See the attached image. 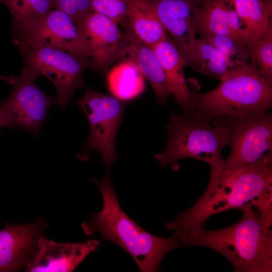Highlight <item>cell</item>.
<instances>
[{
  "label": "cell",
  "instance_id": "cell-1",
  "mask_svg": "<svg viewBox=\"0 0 272 272\" xmlns=\"http://www.w3.org/2000/svg\"><path fill=\"white\" fill-rule=\"evenodd\" d=\"M254 207L264 225H272V153L241 168L211 174L207 188L188 210L166 223L178 239L203 227L212 216L229 210Z\"/></svg>",
  "mask_w": 272,
  "mask_h": 272
},
{
  "label": "cell",
  "instance_id": "cell-2",
  "mask_svg": "<svg viewBox=\"0 0 272 272\" xmlns=\"http://www.w3.org/2000/svg\"><path fill=\"white\" fill-rule=\"evenodd\" d=\"M91 180L101 192L103 205L101 211L82 224L85 234L90 236L97 232L101 239L118 245L134 259L141 271H160L164 256L180 245L175 234L167 238L155 236L127 216L120 206L108 170L102 180L93 177Z\"/></svg>",
  "mask_w": 272,
  "mask_h": 272
},
{
  "label": "cell",
  "instance_id": "cell-3",
  "mask_svg": "<svg viewBox=\"0 0 272 272\" xmlns=\"http://www.w3.org/2000/svg\"><path fill=\"white\" fill-rule=\"evenodd\" d=\"M241 219L222 229L210 230L201 227L178 239L185 247L203 246L226 257L234 271H272V230L263 224L259 214L251 206L241 211Z\"/></svg>",
  "mask_w": 272,
  "mask_h": 272
},
{
  "label": "cell",
  "instance_id": "cell-4",
  "mask_svg": "<svg viewBox=\"0 0 272 272\" xmlns=\"http://www.w3.org/2000/svg\"><path fill=\"white\" fill-rule=\"evenodd\" d=\"M214 90L200 93L190 89L192 111L210 121L220 116H243L264 113L272 106V87L251 59L231 67Z\"/></svg>",
  "mask_w": 272,
  "mask_h": 272
},
{
  "label": "cell",
  "instance_id": "cell-5",
  "mask_svg": "<svg viewBox=\"0 0 272 272\" xmlns=\"http://www.w3.org/2000/svg\"><path fill=\"white\" fill-rule=\"evenodd\" d=\"M166 129L168 138L166 147L155 156L162 167L170 166L178 171L179 160L193 158L208 163L211 174L224 171L222 151L228 144V135L222 126L200 118L194 112H170Z\"/></svg>",
  "mask_w": 272,
  "mask_h": 272
},
{
  "label": "cell",
  "instance_id": "cell-6",
  "mask_svg": "<svg viewBox=\"0 0 272 272\" xmlns=\"http://www.w3.org/2000/svg\"><path fill=\"white\" fill-rule=\"evenodd\" d=\"M24 64L39 76L43 75L55 87L57 104L64 109L78 89L84 87L83 75L92 69V61L83 54L13 39Z\"/></svg>",
  "mask_w": 272,
  "mask_h": 272
},
{
  "label": "cell",
  "instance_id": "cell-7",
  "mask_svg": "<svg viewBox=\"0 0 272 272\" xmlns=\"http://www.w3.org/2000/svg\"><path fill=\"white\" fill-rule=\"evenodd\" d=\"M76 103L84 111L90 125L89 137L77 156L82 161H87L91 152L98 151L106 170H109L118 158L115 138L127 104L111 95L90 87L85 89L84 95Z\"/></svg>",
  "mask_w": 272,
  "mask_h": 272
},
{
  "label": "cell",
  "instance_id": "cell-8",
  "mask_svg": "<svg viewBox=\"0 0 272 272\" xmlns=\"http://www.w3.org/2000/svg\"><path fill=\"white\" fill-rule=\"evenodd\" d=\"M210 121L222 126L227 133L230 152L225 160L224 171L254 164L266 152L272 153V114L269 111L239 117L220 116Z\"/></svg>",
  "mask_w": 272,
  "mask_h": 272
},
{
  "label": "cell",
  "instance_id": "cell-9",
  "mask_svg": "<svg viewBox=\"0 0 272 272\" xmlns=\"http://www.w3.org/2000/svg\"><path fill=\"white\" fill-rule=\"evenodd\" d=\"M39 75L24 65L10 95L0 102V109L9 127L22 129L38 137L47 113L57 103L56 96L51 97L37 87L35 80Z\"/></svg>",
  "mask_w": 272,
  "mask_h": 272
},
{
  "label": "cell",
  "instance_id": "cell-10",
  "mask_svg": "<svg viewBox=\"0 0 272 272\" xmlns=\"http://www.w3.org/2000/svg\"><path fill=\"white\" fill-rule=\"evenodd\" d=\"M14 32L13 39L76 52L90 58L76 23L59 9L52 10L43 18Z\"/></svg>",
  "mask_w": 272,
  "mask_h": 272
},
{
  "label": "cell",
  "instance_id": "cell-11",
  "mask_svg": "<svg viewBox=\"0 0 272 272\" xmlns=\"http://www.w3.org/2000/svg\"><path fill=\"white\" fill-rule=\"evenodd\" d=\"M128 61L138 68L150 84L161 106L172 95L159 61L152 47L145 43L127 28L108 67L115 62Z\"/></svg>",
  "mask_w": 272,
  "mask_h": 272
},
{
  "label": "cell",
  "instance_id": "cell-12",
  "mask_svg": "<svg viewBox=\"0 0 272 272\" xmlns=\"http://www.w3.org/2000/svg\"><path fill=\"white\" fill-rule=\"evenodd\" d=\"M81 39L92 61V69L103 71L117 50L122 33L115 22L92 12L76 23Z\"/></svg>",
  "mask_w": 272,
  "mask_h": 272
},
{
  "label": "cell",
  "instance_id": "cell-13",
  "mask_svg": "<svg viewBox=\"0 0 272 272\" xmlns=\"http://www.w3.org/2000/svg\"><path fill=\"white\" fill-rule=\"evenodd\" d=\"M100 245L98 240L90 239L83 243H60L42 235L35 251L25 267L29 272H71Z\"/></svg>",
  "mask_w": 272,
  "mask_h": 272
},
{
  "label": "cell",
  "instance_id": "cell-14",
  "mask_svg": "<svg viewBox=\"0 0 272 272\" xmlns=\"http://www.w3.org/2000/svg\"><path fill=\"white\" fill-rule=\"evenodd\" d=\"M47 226L42 218L23 225L7 223L0 231V272L18 271L25 267Z\"/></svg>",
  "mask_w": 272,
  "mask_h": 272
},
{
  "label": "cell",
  "instance_id": "cell-15",
  "mask_svg": "<svg viewBox=\"0 0 272 272\" xmlns=\"http://www.w3.org/2000/svg\"><path fill=\"white\" fill-rule=\"evenodd\" d=\"M195 34L200 36L219 34L252 44L235 9L234 0H209L195 9L193 15Z\"/></svg>",
  "mask_w": 272,
  "mask_h": 272
},
{
  "label": "cell",
  "instance_id": "cell-16",
  "mask_svg": "<svg viewBox=\"0 0 272 272\" xmlns=\"http://www.w3.org/2000/svg\"><path fill=\"white\" fill-rule=\"evenodd\" d=\"M177 47L196 37L193 23L198 0H147Z\"/></svg>",
  "mask_w": 272,
  "mask_h": 272
},
{
  "label": "cell",
  "instance_id": "cell-17",
  "mask_svg": "<svg viewBox=\"0 0 272 272\" xmlns=\"http://www.w3.org/2000/svg\"><path fill=\"white\" fill-rule=\"evenodd\" d=\"M152 48L159 61L174 101L183 112H192L190 89L183 70L185 65L175 43L168 36Z\"/></svg>",
  "mask_w": 272,
  "mask_h": 272
},
{
  "label": "cell",
  "instance_id": "cell-18",
  "mask_svg": "<svg viewBox=\"0 0 272 272\" xmlns=\"http://www.w3.org/2000/svg\"><path fill=\"white\" fill-rule=\"evenodd\" d=\"M185 67L220 80L232 67L225 56L202 38L195 37L177 47Z\"/></svg>",
  "mask_w": 272,
  "mask_h": 272
},
{
  "label": "cell",
  "instance_id": "cell-19",
  "mask_svg": "<svg viewBox=\"0 0 272 272\" xmlns=\"http://www.w3.org/2000/svg\"><path fill=\"white\" fill-rule=\"evenodd\" d=\"M127 28L150 46L165 39L167 33L153 6L147 0H128Z\"/></svg>",
  "mask_w": 272,
  "mask_h": 272
},
{
  "label": "cell",
  "instance_id": "cell-20",
  "mask_svg": "<svg viewBox=\"0 0 272 272\" xmlns=\"http://www.w3.org/2000/svg\"><path fill=\"white\" fill-rule=\"evenodd\" d=\"M106 81L111 95L124 101H131L145 91V78L133 63L119 62L107 73Z\"/></svg>",
  "mask_w": 272,
  "mask_h": 272
},
{
  "label": "cell",
  "instance_id": "cell-21",
  "mask_svg": "<svg viewBox=\"0 0 272 272\" xmlns=\"http://www.w3.org/2000/svg\"><path fill=\"white\" fill-rule=\"evenodd\" d=\"M234 5L247 36L253 44L262 36L272 19V2L234 0Z\"/></svg>",
  "mask_w": 272,
  "mask_h": 272
},
{
  "label": "cell",
  "instance_id": "cell-22",
  "mask_svg": "<svg viewBox=\"0 0 272 272\" xmlns=\"http://www.w3.org/2000/svg\"><path fill=\"white\" fill-rule=\"evenodd\" d=\"M4 5L11 14L14 31L43 18L56 8L55 0H8Z\"/></svg>",
  "mask_w": 272,
  "mask_h": 272
},
{
  "label": "cell",
  "instance_id": "cell-23",
  "mask_svg": "<svg viewBox=\"0 0 272 272\" xmlns=\"http://www.w3.org/2000/svg\"><path fill=\"white\" fill-rule=\"evenodd\" d=\"M202 38L223 54L231 67L249 61L251 46L231 37L219 34H207Z\"/></svg>",
  "mask_w": 272,
  "mask_h": 272
},
{
  "label": "cell",
  "instance_id": "cell-24",
  "mask_svg": "<svg viewBox=\"0 0 272 272\" xmlns=\"http://www.w3.org/2000/svg\"><path fill=\"white\" fill-rule=\"evenodd\" d=\"M251 53L261 76L272 87V19L262 36L252 45Z\"/></svg>",
  "mask_w": 272,
  "mask_h": 272
},
{
  "label": "cell",
  "instance_id": "cell-25",
  "mask_svg": "<svg viewBox=\"0 0 272 272\" xmlns=\"http://www.w3.org/2000/svg\"><path fill=\"white\" fill-rule=\"evenodd\" d=\"M92 11L110 18L117 24L126 26L128 0H91Z\"/></svg>",
  "mask_w": 272,
  "mask_h": 272
},
{
  "label": "cell",
  "instance_id": "cell-26",
  "mask_svg": "<svg viewBox=\"0 0 272 272\" xmlns=\"http://www.w3.org/2000/svg\"><path fill=\"white\" fill-rule=\"evenodd\" d=\"M56 7L71 17L76 23L92 11L91 0H55Z\"/></svg>",
  "mask_w": 272,
  "mask_h": 272
},
{
  "label": "cell",
  "instance_id": "cell-27",
  "mask_svg": "<svg viewBox=\"0 0 272 272\" xmlns=\"http://www.w3.org/2000/svg\"><path fill=\"white\" fill-rule=\"evenodd\" d=\"M0 80L5 81L9 84L14 85L17 81V78L12 76L2 75L0 74Z\"/></svg>",
  "mask_w": 272,
  "mask_h": 272
},
{
  "label": "cell",
  "instance_id": "cell-28",
  "mask_svg": "<svg viewBox=\"0 0 272 272\" xmlns=\"http://www.w3.org/2000/svg\"><path fill=\"white\" fill-rule=\"evenodd\" d=\"M4 126L9 127V124L6 118L0 109V128Z\"/></svg>",
  "mask_w": 272,
  "mask_h": 272
},
{
  "label": "cell",
  "instance_id": "cell-29",
  "mask_svg": "<svg viewBox=\"0 0 272 272\" xmlns=\"http://www.w3.org/2000/svg\"><path fill=\"white\" fill-rule=\"evenodd\" d=\"M8 0H0V4H4L6 2H7Z\"/></svg>",
  "mask_w": 272,
  "mask_h": 272
},
{
  "label": "cell",
  "instance_id": "cell-30",
  "mask_svg": "<svg viewBox=\"0 0 272 272\" xmlns=\"http://www.w3.org/2000/svg\"><path fill=\"white\" fill-rule=\"evenodd\" d=\"M198 1L200 2V3L201 4V3H202L208 1H209V0H198Z\"/></svg>",
  "mask_w": 272,
  "mask_h": 272
},
{
  "label": "cell",
  "instance_id": "cell-31",
  "mask_svg": "<svg viewBox=\"0 0 272 272\" xmlns=\"http://www.w3.org/2000/svg\"><path fill=\"white\" fill-rule=\"evenodd\" d=\"M268 1H269V2H272V0H267Z\"/></svg>",
  "mask_w": 272,
  "mask_h": 272
}]
</instances>
